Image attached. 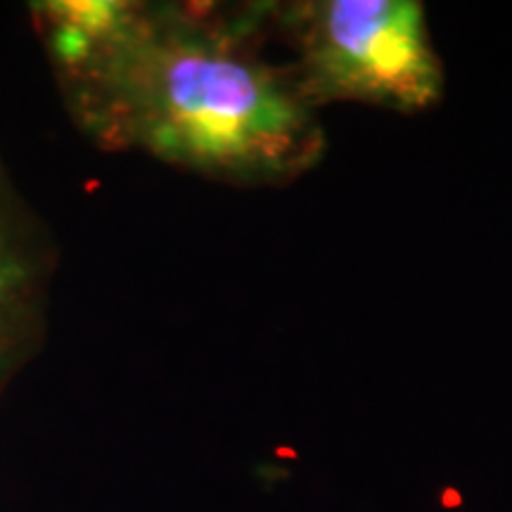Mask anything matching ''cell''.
Masks as SVG:
<instances>
[{
    "instance_id": "1",
    "label": "cell",
    "mask_w": 512,
    "mask_h": 512,
    "mask_svg": "<svg viewBox=\"0 0 512 512\" xmlns=\"http://www.w3.org/2000/svg\"><path fill=\"white\" fill-rule=\"evenodd\" d=\"M271 36V3L169 17L136 8L83 69L102 128L214 181L292 183L328 138L290 64L266 48Z\"/></svg>"
},
{
    "instance_id": "2",
    "label": "cell",
    "mask_w": 512,
    "mask_h": 512,
    "mask_svg": "<svg viewBox=\"0 0 512 512\" xmlns=\"http://www.w3.org/2000/svg\"><path fill=\"white\" fill-rule=\"evenodd\" d=\"M271 31L313 105L425 112L444 95V64L415 0L271 3Z\"/></svg>"
},
{
    "instance_id": "3",
    "label": "cell",
    "mask_w": 512,
    "mask_h": 512,
    "mask_svg": "<svg viewBox=\"0 0 512 512\" xmlns=\"http://www.w3.org/2000/svg\"><path fill=\"white\" fill-rule=\"evenodd\" d=\"M138 5L119 0H60L48 5L53 48L64 67L83 69L128 27Z\"/></svg>"
},
{
    "instance_id": "4",
    "label": "cell",
    "mask_w": 512,
    "mask_h": 512,
    "mask_svg": "<svg viewBox=\"0 0 512 512\" xmlns=\"http://www.w3.org/2000/svg\"><path fill=\"white\" fill-rule=\"evenodd\" d=\"M3 290H5V266H3V259H0V302H3Z\"/></svg>"
}]
</instances>
